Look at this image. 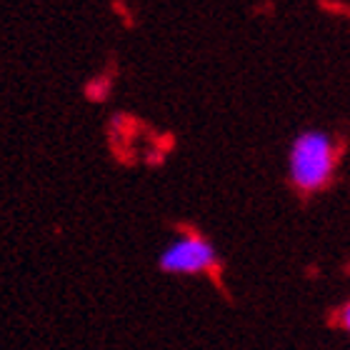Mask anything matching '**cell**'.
Returning a JSON list of instances; mask_svg holds the SVG:
<instances>
[{
  "instance_id": "cell-4",
  "label": "cell",
  "mask_w": 350,
  "mask_h": 350,
  "mask_svg": "<svg viewBox=\"0 0 350 350\" xmlns=\"http://www.w3.org/2000/svg\"><path fill=\"white\" fill-rule=\"evenodd\" d=\"M338 325H340V328L350 336V300L340 308V313H338Z\"/></svg>"
},
{
  "instance_id": "cell-2",
  "label": "cell",
  "mask_w": 350,
  "mask_h": 350,
  "mask_svg": "<svg viewBox=\"0 0 350 350\" xmlns=\"http://www.w3.org/2000/svg\"><path fill=\"white\" fill-rule=\"evenodd\" d=\"M218 248L213 245L211 238H205L198 230H183L173 235L165 248L158 256V270L165 275L178 278H193V275H208L218 270Z\"/></svg>"
},
{
  "instance_id": "cell-1",
  "label": "cell",
  "mask_w": 350,
  "mask_h": 350,
  "mask_svg": "<svg viewBox=\"0 0 350 350\" xmlns=\"http://www.w3.org/2000/svg\"><path fill=\"white\" fill-rule=\"evenodd\" d=\"M338 168V143L325 131H303L288 150V180L298 193H321Z\"/></svg>"
},
{
  "instance_id": "cell-3",
  "label": "cell",
  "mask_w": 350,
  "mask_h": 350,
  "mask_svg": "<svg viewBox=\"0 0 350 350\" xmlns=\"http://www.w3.org/2000/svg\"><path fill=\"white\" fill-rule=\"evenodd\" d=\"M110 90H113L110 78H95V81H90V85H88V98H90V100H105L110 95Z\"/></svg>"
}]
</instances>
